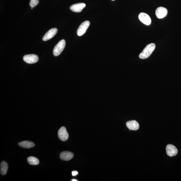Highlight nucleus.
<instances>
[{
  "instance_id": "f257e3e1",
  "label": "nucleus",
  "mask_w": 181,
  "mask_h": 181,
  "mask_svg": "<svg viewBox=\"0 0 181 181\" xmlns=\"http://www.w3.org/2000/svg\"><path fill=\"white\" fill-rule=\"evenodd\" d=\"M155 47V44L154 43L148 44L139 55V57L141 59H145L148 58L154 51Z\"/></svg>"
},
{
  "instance_id": "f03ea898",
  "label": "nucleus",
  "mask_w": 181,
  "mask_h": 181,
  "mask_svg": "<svg viewBox=\"0 0 181 181\" xmlns=\"http://www.w3.org/2000/svg\"><path fill=\"white\" fill-rule=\"evenodd\" d=\"M66 41L62 39L54 47L53 50V54L54 56L59 55L65 48Z\"/></svg>"
},
{
  "instance_id": "7ed1b4c3",
  "label": "nucleus",
  "mask_w": 181,
  "mask_h": 181,
  "mask_svg": "<svg viewBox=\"0 0 181 181\" xmlns=\"http://www.w3.org/2000/svg\"><path fill=\"white\" fill-rule=\"evenodd\" d=\"M90 25V22L86 21L82 23L77 31V34L78 36H80L85 33Z\"/></svg>"
},
{
  "instance_id": "20e7f679",
  "label": "nucleus",
  "mask_w": 181,
  "mask_h": 181,
  "mask_svg": "<svg viewBox=\"0 0 181 181\" xmlns=\"http://www.w3.org/2000/svg\"><path fill=\"white\" fill-rule=\"evenodd\" d=\"M58 138L62 141L67 140L69 137L68 132L65 127L62 126L60 128L58 132Z\"/></svg>"
},
{
  "instance_id": "39448f33",
  "label": "nucleus",
  "mask_w": 181,
  "mask_h": 181,
  "mask_svg": "<svg viewBox=\"0 0 181 181\" xmlns=\"http://www.w3.org/2000/svg\"><path fill=\"white\" fill-rule=\"evenodd\" d=\"M24 61L29 64H33L36 63L38 60V56L35 54H31L26 55L23 58Z\"/></svg>"
},
{
  "instance_id": "423d86ee",
  "label": "nucleus",
  "mask_w": 181,
  "mask_h": 181,
  "mask_svg": "<svg viewBox=\"0 0 181 181\" xmlns=\"http://www.w3.org/2000/svg\"><path fill=\"white\" fill-rule=\"evenodd\" d=\"M166 152L168 156L171 157L176 156L178 154V150L174 145L168 144L166 146Z\"/></svg>"
},
{
  "instance_id": "0eeeda50",
  "label": "nucleus",
  "mask_w": 181,
  "mask_h": 181,
  "mask_svg": "<svg viewBox=\"0 0 181 181\" xmlns=\"http://www.w3.org/2000/svg\"><path fill=\"white\" fill-rule=\"evenodd\" d=\"M138 19L142 23L146 25H149L151 23V20L147 14L141 13L138 15Z\"/></svg>"
},
{
  "instance_id": "6e6552de",
  "label": "nucleus",
  "mask_w": 181,
  "mask_h": 181,
  "mask_svg": "<svg viewBox=\"0 0 181 181\" xmlns=\"http://www.w3.org/2000/svg\"><path fill=\"white\" fill-rule=\"evenodd\" d=\"M167 13V9L166 8L161 7L157 8L155 11L157 17L159 19H161L165 17Z\"/></svg>"
},
{
  "instance_id": "1a4fd4ad",
  "label": "nucleus",
  "mask_w": 181,
  "mask_h": 181,
  "mask_svg": "<svg viewBox=\"0 0 181 181\" xmlns=\"http://www.w3.org/2000/svg\"><path fill=\"white\" fill-rule=\"evenodd\" d=\"M58 30L57 28H53L50 29L46 33L42 38L43 41H47L51 39L57 33Z\"/></svg>"
},
{
  "instance_id": "9d476101",
  "label": "nucleus",
  "mask_w": 181,
  "mask_h": 181,
  "mask_svg": "<svg viewBox=\"0 0 181 181\" xmlns=\"http://www.w3.org/2000/svg\"><path fill=\"white\" fill-rule=\"evenodd\" d=\"M86 4L83 3H80L74 4L70 6V9L75 13H80L86 7Z\"/></svg>"
},
{
  "instance_id": "9b49d317",
  "label": "nucleus",
  "mask_w": 181,
  "mask_h": 181,
  "mask_svg": "<svg viewBox=\"0 0 181 181\" xmlns=\"http://www.w3.org/2000/svg\"><path fill=\"white\" fill-rule=\"evenodd\" d=\"M126 125L127 127L130 130H136L139 128V124L136 120L129 121L126 123Z\"/></svg>"
},
{
  "instance_id": "f8f14e48",
  "label": "nucleus",
  "mask_w": 181,
  "mask_h": 181,
  "mask_svg": "<svg viewBox=\"0 0 181 181\" xmlns=\"http://www.w3.org/2000/svg\"><path fill=\"white\" fill-rule=\"evenodd\" d=\"M74 155L72 152L69 151L62 152L60 154V158L64 161H68L73 157Z\"/></svg>"
},
{
  "instance_id": "ddd939ff",
  "label": "nucleus",
  "mask_w": 181,
  "mask_h": 181,
  "mask_svg": "<svg viewBox=\"0 0 181 181\" xmlns=\"http://www.w3.org/2000/svg\"><path fill=\"white\" fill-rule=\"evenodd\" d=\"M18 145L21 147L25 148H30L35 146L33 143L29 141H24L18 143Z\"/></svg>"
},
{
  "instance_id": "4468645a",
  "label": "nucleus",
  "mask_w": 181,
  "mask_h": 181,
  "mask_svg": "<svg viewBox=\"0 0 181 181\" xmlns=\"http://www.w3.org/2000/svg\"><path fill=\"white\" fill-rule=\"evenodd\" d=\"M8 169L7 163L3 161L1 164V173L2 175H5L7 174Z\"/></svg>"
},
{
  "instance_id": "2eb2a0df",
  "label": "nucleus",
  "mask_w": 181,
  "mask_h": 181,
  "mask_svg": "<svg viewBox=\"0 0 181 181\" xmlns=\"http://www.w3.org/2000/svg\"><path fill=\"white\" fill-rule=\"evenodd\" d=\"M28 162L31 165H37L39 164V161L37 158L33 156L29 157L27 159Z\"/></svg>"
},
{
  "instance_id": "dca6fc26",
  "label": "nucleus",
  "mask_w": 181,
  "mask_h": 181,
  "mask_svg": "<svg viewBox=\"0 0 181 181\" xmlns=\"http://www.w3.org/2000/svg\"><path fill=\"white\" fill-rule=\"evenodd\" d=\"M39 3V1L38 0H30L29 5L32 8H33L37 5Z\"/></svg>"
},
{
  "instance_id": "f3484780",
  "label": "nucleus",
  "mask_w": 181,
  "mask_h": 181,
  "mask_svg": "<svg viewBox=\"0 0 181 181\" xmlns=\"http://www.w3.org/2000/svg\"><path fill=\"white\" fill-rule=\"evenodd\" d=\"M78 174V172H76V171H73V172H72V176H76V175H77Z\"/></svg>"
},
{
  "instance_id": "a211bd4d",
  "label": "nucleus",
  "mask_w": 181,
  "mask_h": 181,
  "mask_svg": "<svg viewBox=\"0 0 181 181\" xmlns=\"http://www.w3.org/2000/svg\"><path fill=\"white\" fill-rule=\"evenodd\" d=\"M72 181H77V180H74V179H73V180H72Z\"/></svg>"
},
{
  "instance_id": "6ab92c4d",
  "label": "nucleus",
  "mask_w": 181,
  "mask_h": 181,
  "mask_svg": "<svg viewBox=\"0 0 181 181\" xmlns=\"http://www.w3.org/2000/svg\"><path fill=\"white\" fill-rule=\"evenodd\" d=\"M112 1H115V0H112Z\"/></svg>"
}]
</instances>
